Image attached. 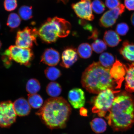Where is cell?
I'll return each instance as SVG.
<instances>
[{"mask_svg":"<svg viewBox=\"0 0 134 134\" xmlns=\"http://www.w3.org/2000/svg\"><path fill=\"white\" fill-rule=\"evenodd\" d=\"M92 8L93 11L98 14L103 13L105 9L104 4L100 0H94L92 3Z\"/></svg>","mask_w":134,"mask_h":134,"instance_id":"cell-30","label":"cell"},{"mask_svg":"<svg viewBox=\"0 0 134 134\" xmlns=\"http://www.w3.org/2000/svg\"><path fill=\"white\" fill-rule=\"evenodd\" d=\"M41 88V84L39 81L35 79L29 80L26 84V90L30 94H36L40 91Z\"/></svg>","mask_w":134,"mask_h":134,"instance_id":"cell-24","label":"cell"},{"mask_svg":"<svg viewBox=\"0 0 134 134\" xmlns=\"http://www.w3.org/2000/svg\"><path fill=\"white\" fill-rule=\"evenodd\" d=\"M16 114L10 100L0 102V126L8 128L16 121Z\"/></svg>","mask_w":134,"mask_h":134,"instance_id":"cell-8","label":"cell"},{"mask_svg":"<svg viewBox=\"0 0 134 134\" xmlns=\"http://www.w3.org/2000/svg\"><path fill=\"white\" fill-rule=\"evenodd\" d=\"M133 64L134 65V63H133Z\"/></svg>","mask_w":134,"mask_h":134,"instance_id":"cell-38","label":"cell"},{"mask_svg":"<svg viewBox=\"0 0 134 134\" xmlns=\"http://www.w3.org/2000/svg\"><path fill=\"white\" fill-rule=\"evenodd\" d=\"M4 55L11 60L27 66H30L34 56L31 48H21L16 45L10 46L5 51Z\"/></svg>","mask_w":134,"mask_h":134,"instance_id":"cell-5","label":"cell"},{"mask_svg":"<svg viewBox=\"0 0 134 134\" xmlns=\"http://www.w3.org/2000/svg\"><path fill=\"white\" fill-rule=\"evenodd\" d=\"M128 66L117 60L110 69V74L116 85V89L119 88L121 87Z\"/></svg>","mask_w":134,"mask_h":134,"instance_id":"cell-11","label":"cell"},{"mask_svg":"<svg viewBox=\"0 0 134 134\" xmlns=\"http://www.w3.org/2000/svg\"><path fill=\"white\" fill-rule=\"evenodd\" d=\"M99 34V32L98 30L96 28H95L92 32V35L89 37V38L95 40H96L98 38Z\"/></svg>","mask_w":134,"mask_h":134,"instance_id":"cell-35","label":"cell"},{"mask_svg":"<svg viewBox=\"0 0 134 134\" xmlns=\"http://www.w3.org/2000/svg\"><path fill=\"white\" fill-rule=\"evenodd\" d=\"M75 14L82 19L92 21L94 19L92 11L91 0H80L71 5Z\"/></svg>","mask_w":134,"mask_h":134,"instance_id":"cell-9","label":"cell"},{"mask_svg":"<svg viewBox=\"0 0 134 134\" xmlns=\"http://www.w3.org/2000/svg\"><path fill=\"white\" fill-rule=\"evenodd\" d=\"M106 43L102 40L97 39L92 43V49L95 52L98 53H103L106 50L107 46Z\"/></svg>","mask_w":134,"mask_h":134,"instance_id":"cell-29","label":"cell"},{"mask_svg":"<svg viewBox=\"0 0 134 134\" xmlns=\"http://www.w3.org/2000/svg\"><path fill=\"white\" fill-rule=\"evenodd\" d=\"M4 6L6 11H12L14 10L17 7V1L16 0H5Z\"/></svg>","mask_w":134,"mask_h":134,"instance_id":"cell-31","label":"cell"},{"mask_svg":"<svg viewBox=\"0 0 134 134\" xmlns=\"http://www.w3.org/2000/svg\"><path fill=\"white\" fill-rule=\"evenodd\" d=\"M46 91L48 94L52 98L58 97L61 94L62 89L61 85L55 82H52L47 86Z\"/></svg>","mask_w":134,"mask_h":134,"instance_id":"cell-22","label":"cell"},{"mask_svg":"<svg viewBox=\"0 0 134 134\" xmlns=\"http://www.w3.org/2000/svg\"><path fill=\"white\" fill-rule=\"evenodd\" d=\"M38 31L36 28L27 27L17 33L16 46L23 48H31L34 44H37Z\"/></svg>","mask_w":134,"mask_h":134,"instance_id":"cell-7","label":"cell"},{"mask_svg":"<svg viewBox=\"0 0 134 134\" xmlns=\"http://www.w3.org/2000/svg\"><path fill=\"white\" fill-rule=\"evenodd\" d=\"M38 35L43 41L47 43L57 41L60 38V30L54 18H48L38 30Z\"/></svg>","mask_w":134,"mask_h":134,"instance_id":"cell-6","label":"cell"},{"mask_svg":"<svg viewBox=\"0 0 134 134\" xmlns=\"http://www.w3.org/2000/svg\"><path fill=\"white\" fill-rule=\"evenodd\" d=\"M103 39L106 44L111 47L116 46L121 41L118 34L111 30L105 31Z\"/></svg>","mask_w":134,"mask_h":134,"instance_id":"cell-16","label":"cell"},{"mask_svg":"<svg viewBox=\"0 0 134 134\" xmlns=\"http://www.w3.org/2000/svg\"><path fill=\"white\" fill-rule=\"evenodd\" d=\"M131 20L132 25L134 26V13H133L131 15Z\"/></svg>","mask_w":134,"mask_h":134,"instance_id":"cell-36","label":"cell"},{"mask_svg":"<svg viewBox=\"0 0 134 134\" xmlns=\"http://www.w3.org/2000/svg\"><path fill=\"white\" fill-rule=\"evenodd\" d=\"M53 18L59 28L60 38H64L68 36L71 30V25L70 23L66 20L58 17Z\"/></svg>","mask_w":134,"mask_h":134,"instance_id":"cell-18","label":"cell"},{"mask_svg":"<svg viewBox=\"0 0 134 134\" xmlns=\"http://www.w3.org/2000/svg\"><path fill=\"white\" fill-rule=\"evenodd\" d=\"M21 19L16 13H10L8 16L7 21V26L12 29H16L20 25Z\"/></svg>","mask_w":134,"mask_h":134,"instance_id":"cell-27","label":"cell"},{"mask_svg":"<svg viewBox=\"0 0 134 134\" xmlns=\"http://www.w3.org/2000/svg\"><path fill=\"white\" fill-rule=\"evenodd\" d=\"M92 130L96 133H103L106 130L107 124L103 119L97 118L94 119L90 122Z\"/></svg>","mask_w":134,"mask_h":134,"instance_id":"cell-20","label":"cell"},{"mask_svg":"<svg viewBox=\"0 0 134 134\" xmlns=\"http://www.w3.org/2000/svg\"><path fill=\"white\" fill-rule=\"evenodd\" d=\"M115 62L114 57L110 53H104L100 55L99 63L105 68L110 69Z\"/></svg>","mask_w":134,"mask_h":134,"instance_id":"cell-21","label":"cell"},{"mask_svg":"<svg viewBox=\"0 0 134 134\" xmlns=\"http://www.w3.org/2000/svg\"><path fill=\"white\" fill-rule=\"evenodd\" d=\"M109 125L115 131L127 129L134 122V102L128 93L115 97L113 105L105 117Z\"/></svg>","mask_w":134,"mask_h":134,"instance_id":"cell-2","label":"cell"},{"mask_svg":"<svg viewBox=\"0 0 134 134\" xmlns=\"http://www.w3.org/2000/svg\"><path fill=\"white\" fill-rule=\"evenodd\" d=\"M60 60L59 53L53 48H49L45 50L41 58V62L49 66H56Z\"/></svg>","mask_w":134,"mask_h":134,"instance_id":"cell-14","label":"cell"},{"mask_svg":"<svg viewBox=\"0 0 134 134\" xmlns=\"http://www.w3.org/2000/svg\"><path fill=\"white\" fill-rule=\"evenodd\" d=\"M28 101L30 106L34 108H41L43 103V100L40 95L37 94L28 95Z\"/></svg>","mask_w":134,"mask_h":134,"instance_id":"cell-25","label":"cell"},{"mask_svg":"<svg viewBox=\"0 0 134 134\" xmlns=\"http://www.w3.org/2000/svg\"><path fill=\"white\" fill-rule=\"evenodd\" d=\"M69 104L62 97L52 98L46 100L36 114L51 129L66 127L71 113Z\"/></svg>","mask_w":134,"mask_h":134,"instance_id":"cell-1","label":"cell"},{"mask_svg":"<svg viewBox=\"0 0 134 134\" xmlns=\"http://www.w3.org/2000/svg\"><path fill=\"white\" fill-rule=\"evenodd\" d=\"M44 73L46 77L52 81L57 79L61 75V72L60 70L53 66L47 68L45 70Z\"/></svg>","mask_w":134,"mask_h":134,"instance_id":"cell-26","label":"cell"},{"mask_svg":"<svg viewBox=\"0 0 134 134\" xmlns=\"http://www.w3.org/2000/svg\"><path fill=\"white\" fill-rule=\"evenodd\" d=\"M13 104L15 111L18 116H26L31 112V106L27 100L24 98H18L15 100Z\"/></svg>","mask_w":134,"mask_h":134,"instance_id":"cell-15","label":"cell"},{"mask_svg":"<svg viewBox=\"0 0 134 134\" xmlns=\"http://www.w3.org/2000/svg\"><path fill=\"white\" fill-rule=\"evenodd\" d=\"M120 52L125 59L130 61H134V44L127 41L124 43L120 50Z\"/></svg>","mask_w":134,"mask_h":134,"instance_id":"cell-17","label":"cell"},{"mask_svg":"<svg viewBox=\"0 0 134 134\" xmlns=\"http://www.w3.org/2000/svg\"><path fill=\"white\" fill-rule=\"evenodd\" d=\"M110 70L102 66L99 62L93 63L82 75V85L90 93L95 94L99 93L108 89H116Z\"/></svg>","mask_w":134,"mask_h":134,"instance_id":"cell-3","label":"cell"},{"mask_svg":"<svg viewBox=\"0 0 134 134\" xmlns=\"http://www.w3.org/2000/svg\"><path fill=\"white\" fill-rule=\"evenodd\" d=\"M118 92L108 89L98 93L93 99L92 112L100 117H105L113 105L115 98V94Z\"/></svg>","mask_w":134,"mask_h":134,"instance_id":"cell-4","label":"cell"},{"mask_svg":"<svg viewBox=\"0 0 134 134\" xmlns=\"http://www.w3.org/2000/svg\"><path fill=\"white\" fill-rule=\"evenodd\" d=\"M125 11V6L121 4L118 7L106 12L99 20V24L103 27L108 28L113 26L116 20Z\"/></svg>","mask_w":134,"mask_h":134,"instance_id":"cell-10","label":"cell"},{"mask_svg":"<svg viewBox=\"0 0 134 134\" xmlns=\"http://www.w3.org/2000/svg\"><path fill=\"white\" fill-rule=\"evenodd\" d=\"M2 46V43L1 41H0V49H1V47Z\"/></svg>","mask_w":134,"mask_h":134,"instance_id":"cell-37","label":"cell"},{"mask_svg":"<svg viewBox=\"0 0 134 134\" xmlns=\"http://www.w3.org/2000/svg\"><path fill=\"white\" fill-rule=\"evenodd\" d=\"M105 4L107 7L110 10L115 9L121 4L120 0H105Z\"/></svg>","mask_w":134,"mask_h":134,"instance_id":"cell-33","label":"cell"},{"mask_svg":"<svg viewBox=\"0 0 134 134\" xmlns=\"http://www.w3.org/2000/svg\"><path fill=\"white\" fill-rule=\"evenodd\" d=\"M126 75L125 88L127 92H134V65H129Z\"/></svg>","mask_w":134,"mask_h":134,"instance_id":"cell-19","label":"cell"},{"mask_svg":"<svg viewBox=\"0 0 134 134\" xmlns=\"http://www.w3.org/2000/svg\"><path fill=\"white\" fill-rule=\"evenodd\" d=\"M18 13L22 19L28 20L32 17V8L28 6H22L18 10Z\"/></svg>","mask_w":134,"mask_h":134,"instance_id":"cell-28","label":"cell"},{"mask_svg":"<svg viewBox=\"0 0 134 134\" xmlns=\"http://www.w3.org/2000/svg\"><path fill=\"white\" fill-rule=\"evenodd\" d=\"M129 30V27L126 23H121L117 25L116 28V33L120 36H125Z\"/></svg>","mask_w":134,"mask_h":134,"instance_id":"cell-32","label":"cell"},{"mask_svg":"<svg viewBox=\"0 0 134 134\" xmlns=\"http://www.w3.org/2000/svg\"><path fill=\"white\" fill-rule=\"evenodd\" d=\"M124 4L129 10H134V0H125Z\"/></svg>","mask_w":134,"mask_h":134,"instance_id":"cell-34","label":"cell"},{"mask_svg":"<svg viewBox=\"0 0 134 134\" xmlns=\"http://www.w3.org/2000/svg\"><path fill=\"white\" fill-rule=\"evenodd\" d=\"M92 50V47L90 44L87 43H83L79 46L77 52L80 57L87 59L91 56Z\"/></svg>","mask_w":134,"mask_h":134,"instance_id":"cell-23","label":"cell"},{"mask_svg":"<svg viewBox=\"0 0 134 134\" xmlns=\"http://www.w3.org/2000/svg\"><path fill=\"white\" fill-rule=\"evenodd\" d=\"M68 100L73 108H81L84 106L85 103L84 92L81 88H73L69 92Z\"/></svg>","mask_w":134,"mask_h":134,"instance_id":"cell-12","label":"cell"},{"mask_svg":"<svg viewBox=\"0 0 134 134\" xmlns=\"http://www.w3.org/2000/svg\"><path fill=\"white\" fill-rule=\"evenodd\" d=\"M0 28H1V25H0Z\"/></svg>","mask_w":134,"mask_h":134,"instance_id":"cell-39","label":"cell"},{"mask_svg":"<svg viewBox=\"0 0 134 134\" xmlns=\"http://www.w3.org/2000/svg\"><path fill=\"white\" fill-rule=\"evenodd\" d=\"M62 58V62L60 65L64 68H69L78 59L77 52L75 48H67L63 52Z\"/></svg>","mask_w":134,"mask_h":134,"instance_id":"cell-13","label":"cell"}]
</instances>
